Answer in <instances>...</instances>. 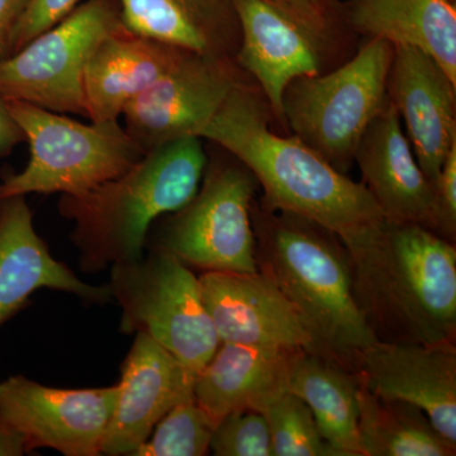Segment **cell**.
<instances>
[{"label":"cell","mask_w":456,"mask_h":456,"mask_svg":"<svg viewBox=\"0 0 456 456\" xmlns=\"http://www.w3.org/2000/svg\"><path fill=\"white\" fill-rule=\"evenodd\" d=\"M340 240L354 296L378 341L455 344L454 242L387 220Z\"/></svg>","instance_id":"obj_1"},{"label":"cell","mask_w":456,"mask_h":456,"mask_svg":"<svg viewBox=\"0 0 456 456\" xmlns=\"http://www.w3.org/2000/svg\"><path fill=\"white\" fill-rule=\"evenodd\" d=\"M273 114L248 77L228 94L200 137L226 150L254 174L261 206L302 216L336 235H353L386 220L373 197L307 145L270 128Z\"/></svg>","instance_id":"obj_2"},{"label":"cell","mask_w":456,"mask_h":456,"mask_svg":"<svg viewBox=\"0 0 456 456\" xmlns=\"http://www.w3.org/2000/svg\"><path fill=\"white\" fill-rule=\"evenodd\" d=\"M257 269L268 275L298 314L314 355L355 371L358 354L377 341L353 290L346 248L316 222L251 207Z\"/></svg>","instance_id":"obj_3"},{"label":"cell","mask_w":456,"mask_h":456,"mask_svg":"<svg viewBox=\"0 0 456 456\" xmlns=\"http://www.w3.org/2000/svg\"><path fill=\"white\" fill-rule=\"evenodd\" d=\"M207 164L200 137H187L146 152L134 167L79 197L61 196L60 215L73 222L70 241L79 268L98 274L145 255L156 221L196 196Z\"/></svg>","instance_id":"obj_4"},{"label":"cell","mask_w":456,"mask_h":456,"mask_svg":"<svg viewBox=\"0 0 456 456\" xmlns=\"http://www.w3.org/2000/svg\"><path fill=\"white\" fill-rule=\"evenodd\" d=\"M7 103L28 143L29 160L20 173L2 176L0 200L28 194L83 196L121 175L146 154L119 121L84 125L26 102Z\"/></svg>","instance_id":"obj_5"},{"label":"cell","mask_w":456,"mask_h":456,"mask_svg":"<svg viewBox=\"0 0 456 456\" xmlns=\"http://www.w3.org/2000/svg\"><path fill=\"white\" fill-rule=\"evenodd\" d=\"M342 64L314 77H298L283 95L284 134H292L346 174L359 141L388 102L387 82L395 46L379 38Z\"/></svg>","instance_id":"obj_6"},{"label":"cell","mask_w":456,"mask_h":456,"mask_svg":"<svg viewBox=\"0 0 456 456\" xmlns=\"http://www.w3.org/2000/svg\"><path fill=\"white\" fill-rule=\"evenodd\" d=\"M209 143L196 196L155 222L146 248H163L204 272L256 273L251 207L259 184L235 156Z\"/></svg>","instance_id":"obj_7"},{"label":"cell","mask_w":456,"mask_h":456,"mask_svg":"<svg viewBox=\"0 0 456 456\" xmlns=\"http://www.w3.org/2000/svg\"><path fill=\"white\" fill-rule=\"evenodd\" d=\"M112 301L121 308L119 330L143 334L194 374L221 341L203 302L200 278L175 255L149 246L140 260L110 266Z\"/></svg>","instance_id":"obj_8"},{"label":"cell","mask_w":456,"mask_h":456,"mask_svg":"<svg viewBox=\"0 0 456 456\" xmlns=\"http://www.w3.org/2000/svg\"><path fill=\"white\" fill-rule=\"evenodd\" d=\"M119 26V8L108 0H88L0 60V97L86 117V62L99 42Z\"/></svg>","instance_id":"obj_9"},{"label":"cell","mask_w":456,"mask_h":456,"mask_svg":"<svg viewBox=\"0 0 456 456\" xmlns=\"http://www.w3.org/2000/svg\"><path fill=\"white\" fill-rule=\"evenodd\" d=\"M246 79L233 59L187 53L126 106L123 127L145 152L200 137L228 94Z\"/></svg>","instance_id":"obj_10"},{"label":"cell","mask_w":456,"mask_h":456,"mask_svg":"<svg viewBox=\"0 0 456 456\" xmlns=\"http://www.w3.org/2000/svg\"><path fill=\"white\" fill-rule=\"evenodd\" d=\"M118 384L66 389L25 375L0 380V411L25 441L27 454L51 449L65 456L102 455Z\"/></svg>","instance_id":"obj_11"},{"label":"cell","mask_w":456,"mask_h":456,"mask_svg":"<svg viewBox=\"0 0 456 456\" xmlns=\"http://www.w3.org/2000/svg\"><path fill=\"white\" fill-rule=\"evenodd\" d=\"M355 371L375 395L421 410L456 448L455 344L375 341L358 354Z\"/></svg>","instance_id":"obj_12"},{"label":"cell","mask_w":456,"mask_h":456,"mask_svg":"<svg viewBox=\"0 0 456 456\" xmlns=\"http://www.w3.org/2000/svg\"><path fill=\"white\" fill-rule=\"evenodd\" d=\"M240 23L235 62L261 90L284 130L283 95L298 77L331 70L332 60L312 33L269 0H231Z\"/></svg>","instance_id":"obj_13"},{"label":"cell","mask_w":456,"mask_h":456,"mask_svg":"<svg viewBox=\"0 0 456 456\" xmlns=\"http://www.w3.org/2000/svg\"><path fill=\"white\" fill-rule=\"evenodd\" d=\"M196 377L151 338L134 335L122 362L118 398L102 455H134L169 411L194 398Z\"/></svg>","instance_id":"obj_14"},{"label":"cell","mask_w":456,"mask_h":456,"mask_svg":"<svg viewBox=\"0 0 456 456\" xmlns=\"http://www.w3.org/2000/svg\"><path fill=\"white\" fill-rule=\"evenodd\" d=\"M204 305L221 342L314 354V341L277 284L256 273L204 272Z\"/></svg>","instance_id":"obj_15"},{"label":"cell","mask_w":456,"mask_h":456,"mask_svg":"<svg viewBox=\"0 0 456 456\" xmlns=\"http://www.w3.org/2000/svg\"><path fill=\"white\" fill-rule=\"evenodd\" d=\"M354 163L387 221L419 224L440 235L436 191L417 163L389 98L360 139Z\"/></svg>","instance_id":"obj_16"},{"label":"cell","mask_w":456,"mask_h":456,"mask_svg":"<svg viewBox=\"0 0 456 456\" xmlns=\"http://www.w3.org/2000/svg\"><path fill=\"white\" fill-rule=\"evenodd\" d=\"M40 289L73 294L86 305L112 302L110 285L86 283L51 254L25 196L0 200V329Z\"/></svg>","instance_id":"obj_17"},{"label":"cell","mask_w":456,"mask_h":456,"mask_svg":"<svg viewBox=\"0 0 456 456\" xmlns=\"http://www.w3.org/2000/svg\"><path fill=\"white\" fill-rule=\"evenodd\" d=\"M387 94L406 125L417 163L435 187L456 143V84L424 51L395 46Z\"/></svg>","instance_id":"obj_18"},{"label":"cell","mask_w":456,"mask_h":456,"mask_svg":"<svg viewBox=\"0 0 456 456\" xmlns=\"http://www.w3.org/2000/svg\"><path fill=\"white\" fill-rule=\"evenodd\" d=\"M121 26L99 42L84 70L86 117L119 121L126 106L158 82L185 53Z\"/></svg>","instance_id":"obj_19"},{"label":"cell","mask_w":456,"mask_h":456,"mask_svg":"<svg viewBox=\"0 0 456 456\" xmlns=\"http://www.w3.org/2000/svg\"><path fill=\"white\" fill-rule=\"evenodd\" d=\"M298 351L221 342L197 374L194 399L216 426L240 411L261 412L288 392L290 369Z\"/></svg>","instance_id":"obj_20"},{"label":"cell","mask_w":456,"mask_h":456,"mask_svg":"<svg viewBox=\"0 0 456 456\" xmlns=\"http://www.w3.org/2000/svg\"><path fill=\"white\" fill-rule=\"evenodd\" d=\"M128 31L204 56L235 60L241 32L231 0H118Z\"/></svg>","instance_id":"obj_21"},{"label":"cell","mask_w":456,"mask_h":456,"mask_svg":"<svg viewBox=\"0 0 456 456\" xmlns=\"http://www.w3.org/2000/svg\"><path fill=\"white\" fill-rule=\"evenodd\" d=\"M355 35L424 51L456 84V8L452 0H353Z\"/></svg>","instance_id":"obj_22"},{"label":"cell","mask_w":456,"mask_h":456,"mask_svg":"<svg viewBox=\"0 0 456 456\" xmlns=\"http://www.w3.org/2000/svg\"><path fill=\"white\" fill-rule=\"evenodd\" d=\"M359 388L356 371L305 350L294 356L288 392L307 404L318 430L338 456H362Z\"/></svg>","instance_id":"obj_23"},{"label":"cell","mask_w":456,"mask_h":456,"mask_svg":"<svg viewBox=\"0 0 456 456\" xmlns=\"http://www.w3.org/2000/svg\"><path fill=\"white\" fill-rule=\"evenodd\" d=\"M360 379V378H359ZM358 431L362 456H454L456 448L419 408L375 395L360 382Z\"/></svg>","instance_id":"obj_24"},{"label":"cell","mask_w":456,"mask_h":456,"mask_svg":"<svg viewBox=\"0 0 456 456\" xmlns=\"http://www.w3.org/2000/svg\"><path fill=\"white\" fill-rule=\"evenodd\" d=\"M215 428L196 399H189L169 411L132 456H204L211 452Z\"/></svg>","instance_id":"obj_25"},{"label":"cell","mask_w":456,"mask_h":456,"mask_svg":"<svg viewBox=\"0 0 456 456\" xmlns=\"http://www.w3.org/2000/svg\"><path fill=\"white\" fill-rule=\"evenodd\" d=\"M268 422L273 456H338L318 430L310 408L285 392L261 411Z\"/></svg>","instance_id":"obj_26"},{"label":"cell","mask_w":456,"mask_h":456,"mask_svg":"<svg viewBox=\"0 0 456 456\" xmlns=\"http://www.w3.org/2000/svg\"><path fill=\"white\" fill-rule=\"evenodd\" d=\"M308 32L312 33L332 62L347 59L353 49L355 35L347 22L346 11H341L334 0H269Z\"/></svg>","instance_id":"obj_27"},{"label":"cell","mask_w":456,"mask_h":456,"mask_svg":"<svg viewBox=\"0 0 456 456\" xmlns=\"http://www.w3.org/2000/svg\"><path fill=\"white\" fill-rule=\"evenodd\" d=\"M211 452L216 456H273L265 417L254 410L224 417L213 432Z\"/></svg>","instance_id":"obj_28"},{"label":"cell","mask_w":456,"mask_h":456,"mask_svg":"<svg viewBox=\"0 0 456 456\" xmlns=\"http://www.w3.org/2000/svg\"><path fill=\"white\" fill-rule=\"evenodd\" d=\"M77 2L79 0H28L14 32L12 53L64 20L77 8Z\"/></svg>","instance_id":"obj_29"},{"label":"cell","mask_w":456,"mask_h":456,"mask_svg":"<svg viewBox=\"0 0 456 456\" xmlns=\"http://www.w3.org/2000/svg\"><path fill=\"white\" fill-rule=\"evenodd\" d=\"M440 236L454 242L456 235V143L450 149L435 183Z\"/></svg>","instance_id":"obj_30"},{"label":"cell","mask_w":456,"mask_h":456,"mask_svg":"<svg viewBox=\"0 0 456 456\" xmlns=\"http://www.w3.org/2000/svg\"><path fill=\"white\" fill-rule=\"evenodd\" d=\"M28 0H0V60L12 53V42Z\"/></svg>","instance_id":"obj_31"},{"label":"cell","mask_w":456,"mask_h":456,"mask_svg":"<svg viewBox=\"0 0 456 456\" xmlns=\"http://www.w3.org/2000/svg\"><path fill=\"white\" fill-rule=\"evenodd\" d=\"M25 141V134L12 116L7 101L0 97V159L11 154L14 147Z\"/></svg>","instance_id":"obj_32"},{"label":"cell","mask_w":456,"mask_h":456,"mask_svg":"<svg viewBox=\"0 0 456 456\" xmlns=\"http://www.w3.org/2000/svg\"><path fill=\"white\" fill-rule=\"evenodd\" d=\"M27 455L25 441L0 411V456Z\"/></svg>","instance_id":"obj_33"},{"label":"cell","mask_w":456,"mask_h":456,"mask_svg":"<svg viewBox=\"0 0 456 456\" xmlns=\"http://www.w3.org/2000/svg\"><path fill=\"white\" fill-rule=\"evenodd\" d=\"M452 2H454V0H452Z\"/></svg>","instance_id":"obj_34"}]
</instances>
